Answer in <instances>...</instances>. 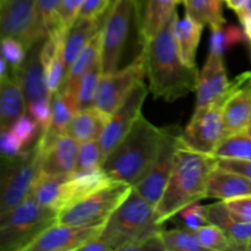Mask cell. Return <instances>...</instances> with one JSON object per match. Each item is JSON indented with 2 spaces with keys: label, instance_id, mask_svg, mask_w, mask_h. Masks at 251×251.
I'll return each instance as SVG.
<instances>
[{
  "label": "cell",
  "instance_id": "obj_1",
  "mask_svg": "<svg viewBox=\"0 0 251 251\" xmlns=\"http://www.w3.org/2000/svg\"><path fill=\"white\" fill-rule=\"evenodd\" d=\"M176 12L161 31L145 42L142 55L150 82V91L154 98L173 102L196 91L199 81L198 68L183 63L173 32Z\"/></svg>",
  "mask_w": 251,
  "mask_h": 251
},
{
  "label": "cell",
  "instance_id": "obj_2",
  "mask_svg": "<svg viewBox=\"0 0 251 251\" xmlns=\"http://www.w3.org/2000/svg\"><path fill=\"white\" fill-rule=\"evenodd\" d=\"M216 167L217 157L191 150L180 141L172 176L156 206L159 223L163 225L183 207L207 198L208 178Z\"/></svg>",
  "mask_w": 251,
  "mask_h": 251
},
{
  "label": "cell",
  "instance_id": "obj_3",
  "mask_svg": "<svg viewBox=\"0 0 251 251\" xmlns=\"http://www.w3.org/2000/svg\"><path fill=\"white\" fill-rule=\"evenodd\" d=\"M163 129L140 115L124 139L107 156L102 167L117 181L134 186L150 169L161 146Z\"/></svg>",
  "mask_w": 251,
  "mask_h": 251
},
{
  "label": "cell",
  "instance_id": "obj_4",
  "mask_svg": "<svg viewBox=\"0 0 251 251\" xmlns=\"http://www.w3.org/2000/svg\"><path fill=\"white\" fill-rule=\"evenodd\" d=\"M163 230L156 206L132 189L126 200L105 222L100 240L112 250H144L153 235Z\"/></svg>",
  "mask_w": 251,
  "mask_h": 251
},
{
  "label": "cell",
  "instance_id": "obj_5",
  "mask_svg": "<svg viewBox=\"0 0 251 251\" xmlns=\"http://www.w3.org/2000/svg\"><path fill=\"white\" fill-rule=\"evenodd\" d=\"M139 0H112L102 27L100 68L103 75L119 70L132 29L141 31Z\"/></svg>",
  "mask_w": 251,
  "mask_h": 251
},
{
  "label": "cell",
  "instance_id": "obj_6",
  "mask_svg": "<svg viewBox=\"0 0 251 251\" xmlns=\"http://www.w3.org/2000/svg\"><path fill=\"white\" fill-rule=\"evenodd\" d=\"M58 211L38 203L29 194L24 202L0 216V250L24 251L44 230L58 223Z\"/></svg>",
  "mask_w": 251,
  "mask_h": 251
},
{
  "label": "cell",
  "instance_id": "obj_7",
  "mask_svg": "<svg viewBox=\"0 0 251 251\" xmlns=\"http://www.w3.org/2000/svg\"><path fill=\"white\" fill-rule=\"evenodd\" d=\"M41 169L42 151L37 141L19 156L2 158L0 216L6 215L28 198Z\"/></svg>",
  "mask_w": 251,
  "mask_h": 251
},
{
  "label": "cell",
  "instance_id": "obj_8",
  "mask_svg": "<svg viewBox=\"0 0 251 251\" xmlns=\"http://www.w3.org/2000/svg\"><path fill=\"white\" fill-rule=\"evenodd\" d=\"M134 186L124 181H113L78 202L60 211L58 223L69 226L104 225L112 213L126 200Z\"/></svg>",
  "mask_w": 251,
  "mask_h": 251
},
{
  "label": "cell",
  "instance_id": "obj_9",
  "mask_svg": "<svg viewBox=\"0 0 251 251\" xmlns=\"http://www.w3.org/2000/svg\"><path fill=\"white\" fill-rule=\"evenodd\" d=\"M162 129L163 136L156 158L147 173L134 185V190L153 206H157L161 201L166 190L173 172L176 150L180 145L183 132L181 127L176 124L164 126Z\"/></svg>",
  "mask_w": 251,
  "mask_h": 251
},
{
  "label": "cell",
  "instance_id": "obj_10",
  "mask_svg": "<svg viewBox=\"0 0 251 251\" xmlns=\"http://www.w3.org/2000/svg\"><path fill=\"white\" fill-rule=\"evenodd\" d=\"M226 137L222 104L213 102L196 107L190 122L181 132V142L191 150L206 154H213Z\"/></svg>",
  "mask_w": 251,
  "mask_h": 251
},
{
  "label": "cell",
  "instance_id": "obj_11",
  "mask_svg": "<svg viewBox=\"0 0 251 251\" xmlns=\"http://www.w3.org/2000/svg\"><path fill=\"white\" fill-rule=\"evenodd\" d=\"M146 76V68L142 53L129 65L109 75H102L98 85L95 105L112 115L139 81Z\"/></svg>",
  "mask_w": 251,
  "mask_h": 251
},
{
  "label": "cell",
  "instance_id": "obj_12",
  "mask_svg": "<svg viewBox=\"0 0 251 251\" xmlns=\"http://www.w3.org/2000/svg\"><path fill=\"white\" fill-rule=\"evenodd\" d=\"M150 88L145 85L144 80L139 81L130 91L124 102L112 114L104 131L100 137V149L104 159L119 145L137 118L141 115L142 104L146 100Z\"/></svg>",
  "mask_w": 251,
  "mask_h": 251
},
{
  "label": "cell",
  "instance_id": "obj_13",
  "mask_svg": "<svg viewBox=\"0 0 251 251\" xmlns=\"http://www.w3.org/2000/svg\"><path fill=\"white\" fill-rule=\"evenodd\" d=\"M222 104L226 136L244 131L251 119V73L240 74L230 81L227 90L217 100Z\"/></svg>",
  "mask_w": 251,
  "mask_h": 251
},
{
  "label": "cell",
  "instance_id": "obj_14",
  "mask_svg": "<svg viewBox=\"0 0 251 251\" xmlns=\"http://www.w3.org/2000/svg\"><path fill=\"white\" fill-rule=\"evenodd\" d=\"M104 225L69 226L55 223L25 248L24 251L80 250L86 243L100 238Z\"/></svg>",
  "mask_w": 251,
  "mask_h": 251
},
{
  "label": "cell",
  "instance_id": "obj_15",
  "mask_svg": "<svg viewBox=\"0 0 251 251\" xmlns=\"http://www.w3.org/2000/svg\"><path fill=\"white\" fill-rule=\"evenodd\" d=\"M37 0H0L2 37H14L28 50Z\"/></svg>",
  "mask_w": 251,
  "mask_h": 251
},
{
  "label": "cell",
  "instance_id": "obj_16",
  "mask_svg": "<svg viewBox=\"0 0 251 251\" xmlns=\"http://www.w3.org/2000/svg\"><path fill=\"white\" fill-rule=\"evenodd\" d=\"M102 166L76 168L64 183L60 211L113 183Z\"/></svg>",
  "mask_w": 251,
  "mask_h": 251
},
{
  "label": "cell",
  "instance_id": "obj_17",
  "mask_svg": "<svg viewBox=\"0 0 251 251\" xmlns=\"http://www.w3.org/2000/svg\"><path fill=\"white\" fill-rule=\"evenodd\" d=\"M42 44L43 41L37 42L27 50L26 60L20 69V78L27 104L53 98L47 87L46 70L41 59Z\"/></svg>",
  "mask_w": 251,
  "mask_h": 251
},
{
  "label": "cell",
  "instance_id": "obj_18",
  "mask_svg": "<svg viewBox=\"0 0 251 251\" xmlns=\"http://www.w3.org/2000/svg\"><path fill=\"white\" fill-rule=\"evenodd\" d=\"M228 81L223 56L208 54V58L199 74L196 87V107L216 102L227 90Z\"/></svg>",
  "mask_w": 251,
  "mask_h": 251
},
{
  "label": "cell",
  "instance_id": "obj_19",
  "mask_svg": "<svg viewBox=\"0 0 251 251\" xmlns=\"http://www.w3.org/2000/svg\"><path fill=\"white\" fill-rule=\"evenodd\" d=\"M108 10V9H107ZM105 15H100L95 17H80L73 22L66 32L65 41H64V63H65L66 71L70 69L74 61L77 59L81 51L83 50L88 42L93 38L97 32L102 29L103 24H104Z\"/></svg>",
  "mask_w": 251,
  "mask_h": 251
},
{
  "label": "cell",
  "instance_id": "obj_20",
  "mask_svg": "<svg viewBox=\"0 0 251 251\" xmlns=\"http://www.w3.org/2000/svg\"><path fill=\"white\" fill-rule=\"evenodd\" d=\"M27 112V103L22 90L20 70L10 69L9 75L1 78L0 85V124L1 129L11 126L12 123Z\"/></svg>",
  "mask_w": 251,
  "mask_h": 251
},
{
  "label": "cell",
  "instance_id": "obj_21",
  "mask_svg": "<svg viewBox=\"0 0 251 251\" xmlns=\"http://www.w3.org/2000/svg\"><path fill=\"white\" fill-rule=\"evenodd\" d=\"M78 142L66 132L42 154V169L49 174H71L77 167Z\"/></svg>",
  "mask_w": 251,
  "mask_h": 251
},
{
  "label": "cell",
  "instance_id": "obj_22",
  "mask_svg": "<svg viewBox=\"0 0 251 251\" xmlns=\"http://www.w3.org/2000/svg\"><path fill=\"white\" fill-rule=\"evenodd\" d=\"M245 195H251L250 179L217 164L208 178L207 198L227 200Z\"/></svg>",
  "mask_w": 251,
  "mask_h": 251
},
{
  "label": "cell",
  "instance_id": "obj_23",
  "mask_svg": "<svg viewBox=\"0 0 251 251\" xmlns=\"http://www.w3.org/2000/svg\"><path fill=\"white\" fill-rule=\"evenodd\" d=\"M208 223L218 226L232 243V250H247L251 240V223L235 221L228 212L223 201L206 206Z\"/></svg>",
  "mask_w": 251,
  "mask_h": 251
},
{
  "label": "cell",
  "instance_id": "obj_24",
  "mask_svg": "<svg viewBox=\"0 0 251 251\" xmlns=\"http://www.w3.org/2000/svg\"><path fill=\"white\" fill-rule=\"evenodd\" d=\"M112 115L103 112L96 105L78 110L69 124L68 134L80 142L88 140H100Z\"/></svg>",
  "mask_w": 251,
  "mask_h": 251
},
{
  "label": "cell",
  "instance_id": "obj_25",
  "mask_svg": "<svg viewBox=\"0 0 251 251\" xmlns=\"http://www.w3.org/2000/svg\"><path fill=\"white\" fill-rule=\"evenodd\" d=\"M202 29L203 25L191 19L189 15H185V17L181 20H179L178 14L174 17L173 32L176 39V44H178L179 54H180L183 63L191 68L196 66V50H198Z\"/></svg>",
  "mask_w": 251,
  "mask_h": 251
},
{
  "label": "cell",
  "instance_id": "obj_26",
  "mask_svg": "<svg viewBox=\"0 0 251 251\" xmlns=\"http://www.w3.org/2000/svg\"><path fill=\"white\" fill-rule=\"evenodd\" d=\"M68 176V174H49L41 171L32 186L31 195L41 205L60 212L64 183Z\"/></svg>",
  "mask_w": 251,
  "mask_h": 251
},
{
  "label": "cell",
  "instance_id": "obj_27",
  "mask_svg": "<svg viewBox=\"0 0 251 251\" xmlns=\"http://www.w3.org/2000/svg\"><path fill=\"white\" fill-rule=\"evenodd\" d=\"M176 0H146L141 15V37L147 42L156 36L176 12Z\"/></svg>",
  "mask_w": 251,
  "mask_h": 251
},
{
  "label": "cell",
  "instance_id": "obj_28",
  "mask_svg": "<svg viewBox=\"0 0 251 251\" xmlns=\"http://www.w3.org/2000/svg\"><path fill=\"white\" fill-rule=\"evenodd\" d=\"M100 48H102V29L93 36V38L83 48L77 59L74 61L70 69L66 71L63 85L68 86L73 90H77L78 82H80L83 74L88 69L92 68L93 64L97 63L100 59Z\"/></svg>",
  "mask_w": 251,
  "mask_h": 251
},
{
  "label": "cell",
  "instance_id": "obj_29",
  "mask_svg": "<svg viewBox=\"0 0 251 251\" xmlns=\"http://www.w3.org/2000/svg\"><path fill=\"white\" fill-rule=\"evenodd\" d=\"M244 29L232 24H220L211 26L210 41H208V49L210 53L215 55L223 56L230 48L237 44L245 42Z\"/></svg>",
  "mask_w": 251,
  "mask_h": 251
},
{
  "label": "cell",
  "instance_id": "obj_30",
  "mask_svg": "<svg viewBox=\"0 0 251 251\" xmlns=\"http://www.w3.org/2000/svg\"><path fill=\"white\" fill-rule=\"evenodd\" d=\"M61 2L63 0H37L34 22L31 32V47L47 38Z\"/></svg>",
  "mask_w": 251,
  "mask_h": 251
},
{
  "label": "cell",
  "instance_id": "obj_31",
  "mask_svg": "<svg viewBox=\"0 0 251 251\" xmlns=\"http://www.w3.org/2000/svg\"><path fill=\"white\" fill-rule=\"evenodd\" d=\"M185 15L202 25L225 24L221 0H185Z\"/></svg>",
  "mask_w": 251,
  "mask_h": 251
},
{
  "label": "cell",
  "instance_id": "obj_32",
  "mask_svg": "<svg viewBox=\"0 0 251 251\" xmlns=\"http://www.w3.org/2000/svg\"><path fill=\"white\" fill-rule=\"evenodd\" d=\"M161 239L167 251H201L205 250L194 230L188 228H176L162 230Z\"/></svg>",
  "mask_w": 251,
  "mask_h": 251
},
{
  "label": "cell",
  "instance_id": "obj_33",
  "mask_svg": "<svg viewBox=\"0 0 251 251\" xmlns=\"http://www.w3.org/2000/svg\"><path fill=\"white\" fill-rule=\"evenodd\" d=\"M215 156L251 161V136L244 131L227 135L216 150Z\"/></svg>",
  "mask_w": 251,
  "mask_h": 251
},
{
  "label": "cell",
  "instance_id": "obj_34",
  "mask_svg": "<svg viewBox=\"0 0 251 251\" xmlns=\"http://www.w3.org/2000/svg\"><path fill=\"white\" fill-rule=\"evenodd\" d=\"M102 68H100V59L88 69L83 76L81 77L77 87V100L80 110L87 109V108L95 105L96 96H97L98 85L102 77Z\"/></svg>",
  "mask_w": 251,
  "mask_h": 251
},
{
  "label": "cell",
  "instance_id": "obj_35",
  "mask_svg": "<svg viewBox=\"0 0 251 251\" xmlns=\"http://www.w3.org/2000/svg\"><path fill=\"white\" fill-rule=\"evenodd\" d=\"M195 233L203 249L213 251L232 250V243H230L229 238L218 226L207 223L195 230Z\"/></svg>",
  "mask_w": 251,
  "mask_h": 251
},
{
  "label": "cell",
  "instance_id": "obj_36",
  "mask_svg": "<svg viewBox=\"0 0 251 251\" xmlns=\"http://www.w3.org/2000/svg\"><path fill=\"white\" fill-rule=\"evenodd\" d=\"M10 129L16 135V137L20 140L25 150L33 146L37 140H38L39 135H41V132L38 134V130L41 129L38 123L31 115L29 117L26 115V113L17 118L11 124Z\"/></svg>",
  "mask_w": 251,
  "mask_h": 251
},
{
  "label": "cell",
  "instance_id": "obj_37",
  "mask_svg": "<svg viewBox=\"0 0 251 251\" xmlns=\"http://www.w3.org/2000/svg\"><path fill=\"white\" fill-rule=\"evenodd\" d=\"M174 217L180 221L184 228H188V229L194 230V232L208 223L206 206L200 205L199 201L183 207Z\"/></svg>",
  "mask_w": 251,
  "mask_h": 251
},
{
  "label": "cell",
  "instance_id": "obj_38",
  "mask_svg": "<svg viewBox=\"0 0 251 251\" xmlns=\"http://www.w3.org/2000/svg\"><path fill=\"white\" fill-rule=\"evenodd\" d=\"M103 153L100 140H88L80 142L77 152V167L76 168H90L102 166Z\"/></svg>",
  "mask_w": 251,
  "mask_h": 251
},
{
  "label": "cell",
  "instance_id": "obj_39",
  "mask_svg": "<svg viewBox=\"0 0 251 251\" xmlns=\"http://www.w3.org/2000/svg\"><path fill=\"white\" fill-rule=\"evenodd\" d=\"M1 55L9 64L10 69L20 70L27 56V49L14 37H2L1 39Z\"/></svg>",
  "mask_w": 251,
  "mask_h": 251
},
{
  "label": "cell",
  "instance_id": "obj_40",
  "mask_svg": "<svg viewBox=\"0 0 251 251\" xmlns=\"http://www.w3.org/2000/svg\"><path fill=\"white\" fill-rule=\"evenodd\" d=\"M64 53L58 54L48 65L44 68L46 70V80H47V87H48L49 93L51 97L54 93L58 92L59 88L63 85L64 80H65L66 75V68L65 63H64Z\"/></svg>",
  "mask_w": 251,
  "mask_h": 251
},
{
  "label": "cell",
  "instance_id": "obj_41",
  "mask_svg": "<svg viewBox=\"0 0 251 251\" xmlns=\"http://www.w3.org/2000/svg\"><path fill=\"white\" fill-rule=\"evenodd\" d=\"M222 201L235 221L251 223V195L238 196Z\"/></svg>",
  "mask_w": 251,
  "mask_h": 251
},
{
  "label": "cell",
  "instance_id": "obj_42",
  "mask_svg": "<svg viewBox=\"0 0 251 251\" xmlns=\"http://www.w3.org/2000/svg\"><path fill=\"white\" fill-rule=\"evenodd\" d=\"M83 2H85V0H63L58 12H56L53 26L59 25V26L69 28L73 25V22L77 19L78 12L82 7Z\"/></svg>",
  "mask_w": 251,
  "mask_h": 251
},
{
  "label": "cell",
  "instance_id": "obj_43",
  "mask_svg": "<svg viewBox=\"0 0 251 251\" xmlns=\"http://www.w3.org/2000/svg\"><path fill=\"white\" fill-rule=\"evenodd\" d=\"M27 112L38 123L41 131L48 129L51 123V114H53L50 100H41L29 103L27 104Z\"/></svg>",
  "mask_w": 251,
  "mask_h": 251
},
{
  "label": "cell",
  "instance_id": "obj_44",
  "mask_svg": "<svg viewBox=\"0 0 251 251\" xmlns=\"http://www.w3.org/2000/svg\"><path fill=\"white\" fill-rule=\"evenodd\" d=\"M0 149H1L2 158H12L16 157L24 151V146L17 139L16 135L11 131L10 127L1 129L0 135Z\"/></svg>",
  "mask_w": 251,
  "mask_h": 251
},
{
  "label": "cell",
  "instance_id": "obj_45",
  "mask_svg": "<svg viewBox=\"0 0 251 251\" xmlns=\"http://www.w3.org/2000/svg\"><path fill=\"white\" fill-rule=\"evenodd\" d=\"M217 164L222 168L242 174L251 180V161L238 158H218L217 157Z\"/></svg>",
  "mask_w": 251,
  "mask_h": 251
},
{
  "label": "cell",
  "instance_id": "obj_46",
  "mask_svg": "<svg viewBox=\"0 0 251 251\" xmlns=\"http://www.w3.org/2000/svg\"><path fill=\"white\" fill-rule=\"evenodd\" d=\"M112 0H85L81 7L78 16L80 17H95L104 14L109 7Z\"/></svg>",
  "mask_w": 251,
  "mask_h": 251
},
{
  "label": "cell",
  "instance_id": "obj_47",
  "mask_svg": "<svg viewBox=\"0 0 251 251\" xmlns=\"http://www.w3.org/2000/svg\"><path fill=\"white\" fill-rule=\"evenodd\" d=\"M80 250H82V251H112V249H110L107 244H104L102 240H100V238L90 240V242L86 243V244L83 245Z\"/></svg>",
  "mask_w": 251,
  "mask_h": 251
},
{
  "label": "cell",
  "instance_id": "obj_48",
  "mask_svg": "<svg viewBox=\"0 0 251 251\" xmlns=\"http://www.w3.org/2000/svg\"><path fill=\"white\" fill-rule=\"evenodd\" d=\"M238 17H239V21L240 24H242L243 29H244L245 36H247V38L251 42V12H239V14H238Z\"/></svg>",
  "mask_w": 251,
  "mask_h": 251
},
{
  "label": "cell",
  "instance_id": "obj_49",
  "mask_svg": "<svg viewBox=\"0 0 251 251\" xmlns=\"http://www.w3.org/2000/svg\"><path fill=\"white\" fill-rule=\"evenodd\" d=\"M226 1H227L228 6H229L232 10H234V11L238 14V12L244 10V7L247 6L249 0H226Z\"/></svg>",
  "mask_w": 251,
  "mask_h": 251
},
{
  "label": "cell",
  "instance_id": "obj_50",
  "mask_svg": "<svg viewBox=\"0 0 251 251\" xmlns=\"http://www.w3.org/2000/svg\"><path fill=\"white\" fill-rule=\"evenodd\" d=\"M244 132H245V134L250 135V136H251V119H250L249 124H248L247 127H245V129H244Z\"/></svg>",
  "mask_w": 251,
  "mask_h": 251
},
{
  "label": "cell",
  "instance_id": "obj_51",
  "mask_svg": "<svg viewBox=\"0 0 251 251\" xmlns=\"http://www.w3.org/2000/svg\"><path fill=\"white\" fill-rule=\"evenodd\" d=\"M243 11H249V12H251V0H249V1H248L247 6L244 7V10H243ZM243 11H240V12H243ZM238 14H239V12H238Z\"/></svg>",
  "mask_w": 251,
  "mask_h": 251
},
{
  "label": "cell",
  "instance_id": "obj_52",
  "mask_svg": "<svg viewBox=\"0 0 251 251\" xmlns=\"http://www.w3.org/2000/svg\"><path fill=\"white\" fill-rule=\"evenodd\" d=\"M247 250H249V251H251V240L249 243H248V245H247Z\"/></svg>",
  "mask_w": 251,
  "mask_h": 251
},
{
  "label": "cell",
  "instance_id": "obj_53",
  "mask_svg": "<svg viewBox=\"0 0 251 251\" xmlns=\"http://www.w3.org/2000/svg\"><path fill=\"white\" fill-rule=\"evenodd\" d=\"M176 1H178V4H180V2H184L185 0H176Z\"/></svg>",
  "mask_w": 251,
  "mask_h": 251
},
{
  "label": "cell",
  "instance_id": "obj_54",
  "mask_svg": "<svg viewBox=\"0 0 251 251\" xmlns=\"http://www.w3.org/2000/svg\"><path fill=\"white\" fill-rule=\"evenodd\" d=\"M139 2H140V5H141V0H139ZM141 10H142V6H141Z\"/></svg>",
  "mask_w": 251,
  "mask_h": 251
}]
</instances>
